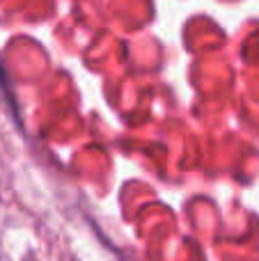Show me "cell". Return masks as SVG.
Listing matches in <instances>:
<instances>
[{"instance_id": "1", "label": "cell", "mask_w": 259, "mask_h": 261, "mask_svg": "<svg viewBox=\"0 0 259 261\" xmlns=\"http://www.w3.org/2000/svg\"><path fill=\"white\" fill-rule=\"evenodd\" d=\"M0 90H3V92H5V96H7V101H9V108H12V110H16V101H14L12 92H9V81H7V76H5L3 58H0Z\"/></svg>"}]
</instances>
